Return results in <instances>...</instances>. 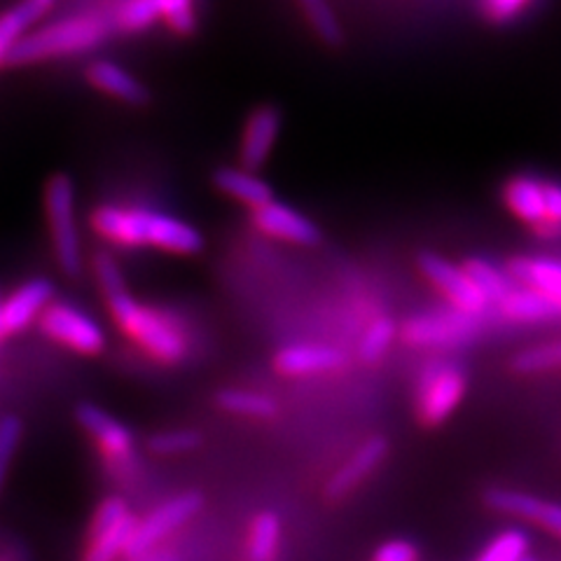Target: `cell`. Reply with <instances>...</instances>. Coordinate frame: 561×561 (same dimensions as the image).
Returning a JSON list of instances; mask_svg holds the SVG:
<instances>
[{
  "label": "cell",
  "mask_w": 561,
  "mask_h": 561,
  "mask_svg": "<svg viewBox=\"0 0 561 561\" xmlns=\"http://www.w3.org/2000/svg\"><path fill=\"white\" fill-rule=\"evenodd\" d=\"M92 230L108 243L125 249H157L173 255H197L204 251V234L195 225L171 214L134 206H99Z\"/></svg>",
  "instance_id": "obj_1"
},
{
  "label": "cell",
  "mask_w": 561,
  "mask_h": 561,
  "mask_svg": "<svg viewBox=\"0 0 561 561\" xmlns=\"http://www.w3.org/2000/svg\"><path fill=\"white\" fill-rule=\"evenodd\" d=\"M115 24L101 14L68 16L61 22H51L33 28L26 38L16 45L5 66H33L51 59H66L84 55L111 38Z\"/></svg>",
  "instance_id": "obj_2"
},
{
  "label": "cell",
  "mask_w": 561,
  "mask_h": 561,
  "mask_svg": "<svg viewBox=\"0 0 561 561\" xmlns=\"http://www.w3.org/2000/svg\"><path fill=\"white\" fill-rule=\"evenodd\" d=\"M113 321L125 335L162 365H181L187 358V340L169 316L160 309L140 305L125 290L105 300Z\"/></svg>",
  "instance_id": "obj_3"
},
{
  "label": "cell",
  "mask_w": 561,
  "mask_h": 561,
  "mask_svg": "<svg viewBox=\"0 0 561 561\" xmlns=\"http://www.w3.org/2000/svg\"><path fill=\"white\" fill-rule=\"evenodd\" d=\"M45 220L57 265L64 276L78 278L84 272V249L78 227V192L68 173L49 175L45 183Z\"/></svg>",
  "instance_id": "obj_4"
},
{
  "label": "cell",
  "mask_w": 561,
  "mask_h": 561,
  "mask_svg": "<svg viewBox=\"0 0 561 561\" xmlns=\"http://www.w3.org/2000/svg\"><path fill=\"white\" fill-rule=\"evenodd\" d=\"M138 519L122 496L103 499L96 507L82 561H117L127 557Z\"/></svg>",
  "instance_id": "obj_5"
},
{
  "label": "cell",
  "mask_w": 561,
  "mask_h": 561,
  "mask_svg": "<svg viewBox=\"0 0 561 561\" xmlns=\"http://www.w3.org/2000/svg\"><path fill=\"white\" fill-rule=\"evenodd\" d=\"M38 323L51 342L78 356H101L108 344L103 325L87 311L68 302H51Z\"/></svg>",
  "instance_id": "obj_6"
},
{
  "label": "cell",
  "mask_w": 561,
  "mask_h": 561,
  "mask_svg": "<svg viewBox=\"0 0 561 561\" xmlns=\"http://www.w3.org/2000/svg\"><path fill=\"white\" fill-rule=\"evenodd\" d=\"M202 507H204V496L199 491H183V494H175L162 505H157L152 513H148L144 519H138L127 557L129 559L146 557L148 552H152L157 546H160L167 536L183 529L187 522L195 519L202 513Z\"/></svg>",
  "instance_id": "obj_7"
},
{
  "label": "cell",
  "mask_w": 561,
  "mask_h": 561,
  "mask_svg": "<svg viewBox=\"0 0 561 561\" xmlns=\"http://www.w3.org/2000/svg\"><path fill=\"white\" fill-rule=\"evenodd\" d=\"M466 393V375L456 365L435 363L419 381V416L424 424L437 426L459 408Z\"/></svg>",
  "instance_id": "obj_8"
},
{
  "label": "cell",
  "mask_w": 561,
  "mask_h": 561,
  "mask_svg": "<svg viewBox=\"0 0 561 561\" xmlns=\"http://www.w3.org/2000/svg\"><path fill=\"white\" fill-rule=\"evenodd\" d=\"M416 265L431 284L440 290L447 300L468 316H480L489 302L484 300V295L478 290V286L472 284V278L468 276L466 267L454 265L447 257L437 255V253H421L416 257Z\"/></svg>",
  "instance_id": "obj_9"
},
{
  "label": "cell",
  "mask_w": 561,
  "mask_h": 561,
  "mask_svg": "<svg viewBox=\"0 0 561 561\" xmlns=\"http://www.w3.org/2000/svg\"><path fill=\"white\" fill-rule=\"evenodd\" d=\"M76 421L96 443L99 451L105 456V461L125 466L134 459V431L127 424H122L111 412H105L103 408L94 405V402H80L76 408Z\"/></svg>",
  "instance_id": "obj_10"
},
{
  "label": "cell",
  "mask_w": 561,
  "mask_h": 561,
  "mask_svg": "<svg viewBox=\"0 0 561 561\" xmlns=\"http://www.w3.org/2000/svg\"><path fill=\"white\" fill-rule=\"evenodd\" d=\"M284 129V113L276 105L265 103L249 115L239 138V167L257 171L267 164L276 140Z\"/></svg>",
  "instance_id": "obj_11"
},
{
  "label": "cell",
  "mask_w": 561,
  "mask_h": 561,
  "mask_svg": "<svg viewBox=\"0 0 561 561\" xmlns=\"http://www.w3.org/2000/svg\"><path fill=\"white\" fill-rule=\"evenodd\" d=\"M55 302V286L45 276H33L20 288H14L0 309V332L3 340L26 330L33 321H41L43 311Z\"/></svg>",
  "instance_id": "obj_12"
},
{
  "label": "cell",
  "mask_w": 561,
  "mask_h": 561,
  "mask_svg": "<svg viewBox=\"0 0 561 561\" xmlns=\"http://www.w3.org/2000/svg\"><path fill=\"white\" fill-rule=\"evenodd\" d=\"M253 225L262 234L278 241H288L297 245H316L321 241V230L311 218L284 202H270L251 210Z\"/></svg>",
  "instance_id": "obj_13"
},
{
  "label": "cell",
  "mask_w": 561,
  "mask_h": 561,
  "mask_svg": "<svg viewBox=\"0 0 561 561\" xmlns=\"http://www.w3.org/2000/svg\"><path fill=\"white\" fill-rule=\"evenodd\" d=\"M476 328V316H468L463 311H456L454 316L426 313L408 321L402 328V337L416 346H454L466 342Z\"/></svg>",
  "instance_id": "obj_14"
},
{
  "label": "cell",
  "mask_w": 561,
  "mask_h": 561,
  "mask_svg": "<svg viewBox=\"0 0 561 561\" xmlns=\"http://www.w3.org/2000/svg\"><path fill=\"white\" fill-rule=\"evenodd\" d=\"M386 456H389V443L383 437H370L365 440L348 459L332 472L330 480L325 482V496L330 501L346 499L351 491H356L373 472L383 463Z\"/></svg>",
  "instance_id": "obj_15"
},
{
  "label": "cell",
  "mask_w": 561,
  "mask_h": 561,
  "mask_svg": "<svg viewBox=\"0 0 561 561\" xmlns=\"http://www.w3.org/2000/svg\"><path fill=\"white\" fill-rule=\"evenodd\" d=\"M84 80L90 82L94 90L101 94L111 96L119 103L131 105V108H140V105H148L152 94L148 87L140 82L131 70L119 66L111 59H94L84 68Z\"/></svg>",
  "instance_id": "obj_16"
},
{
  "label": "cell",
  "mask_w": 561,
  "mask_h": 561,
  "mask_svg": "<svg viewBox=\"0 0 561 561\" xmlns=\"http://www.w3.org/2000/svg\"><path fill=\"white\" fill-rule=\"evenodd\" d=\"M484 501L491 511H496L501 515H511L517 519H529L561 538V505L559 503L542 501L538 496L524 494V491H515V489H489Z\"/></svg>",
  "instance_id": "obj_17"
},
{
  "label": "cell",
  "mask_w": 561,
  "mask_h": 561,
  "mask_svg": "<svg viewBox=\"0 0 561 561\" xmlns=\"http://www.w3.org/2000/svg\"><path fill=\"white\" fill-rule=\"evenodd\" d=\"M340 365H344L342 351L325 344H288L274 356L276 370L288 377L330 373Z\"/></svg>",
  "instance_id": "obj_18"
},
{
  "label": "cell",
  "mask_w": 561,
  "mask_h": 561,
  "mask_svg": "<svg viewBox=\"0 0 561 561\" xmlns=\"http://www.w3.org/2000/svg\"><path fill=\"white\" fill-rule=\"evenodd\" d=\"M216 190L222 192L225 197H230L251 210L274 202V187L270 181L262 179L257 171H249L243 167H218L210 175Z\"/></svg>",
  "instance_id": "obj_19"
},
{
  "label": "cell",
  "mask_w": 561,
  "mask_h": 561,
  "mask_svg": "<svg viewBox=\"0 0 561 561\" xmlns=\"http://www.w3.org/2000/svg\"><path fill=\"white\" fill-rule=\"evenodd\" d=\"M57 0H22L0 14V66H5L10 51L20 45Z\"/></svg>",
  "instance_id": "obj_20"
},
{
  "label": "cell",
  "mask_w": 561,
  "mask_h": 561,
  "mask_svg": "<svg viewBox=\"0 0 561 561\" xmlns=\"http://www.w3.org/2000/svg\"><path fill=\"white\" fill-rule=\"evenodd\" d=\"M503 199L519 220L534 227L548 222L546 183L542 181L531 179V175H517V179L507 181L503 190Z\"/></svg>",
  "instance_id": "obj_21"
},
{
  "label": "cell",
  "mask_w": 561,
  "mask_h": 561,
  "mask_svg": "<svg viewBox=\"0 0 561 561\" xmlns=\"http://www.w3.org/2000/svg\"><path fill=\"white\" fill-rule=\"evenodd\" d=\"M515 284L534 288L561 305V262L552 257H515L507 265Z\"/></svg>",
  "instance_id": "obj_22"
},
{
  "label": "cell",
  "mask_w": 561,
  "mask_h": 561,
  "mask_svg": "<svg viewBox=\"0 0 561 561\" xmlns=\"http://www.w3.org/2000/svg\"><path fill=\"white\" fill-rule=\"evenodd\" d=\"M501 311L513 321H557L561 319V305L552 297L534 288H515L505 297Z\"/></svg>",
  "instance_id": "obj_23"
},
{
  "label": "cell",
  "mask_w": 561,
  "mask_h": 561,
  "mask_svg": "<svg viewBox=\"0 0 561 561\" xmlns=\"http://www.w3.org/2000/svg\"><path fill=\"white\" fill-rule=\"evenodd\" d=\"M216 402L220 410L237 416H245V419L262 421V419H274L278 414V405L272 396L253 391V389H239V386L220 389L216 393Z\"/></svg>",
  "instance_id": "obj_24"
},
{
  "label": "cell",
  "mask_w": 561,
  "mask_h": 561,
  "mask_svg": "<svg viewBox=\"0 0 561 561\" xmlns=\"http://www.w3.org/2000/svg\"><path fill=\"white\" fill-rule=\"evenodd\" d=\"M280 536H284V526L280 517L272 511L257 513L249 526V540H245V557L249 561H276Z\"/></svg>",
  "instance_id": "obj_25"
},
{
  "label": "cell",
  "mask_w": 561,
  "mask_h": 561,
  "mask_svg": "<svg viewBox=\"0 0 561 561\" xmlns=\"http://www.w3.org/2000/svg\"><path fill=\"white\" fill-rule=\"evenodd\" d=\"M463 267H466L468 276L472 278V284L478 286V290L484 295V300L489 305H503L505 297L517 288L513 276L507 274V270L503 272L482 257L466 260Z\"/></svg>",
  "instance_id": "obj_26"
},
{
  "label": "cell",
  "mask_w": 561,
  "mask_h": 561,
  "mask_svg": "<svg viewBox=\"0 0 561 561\" xmlns=\"http://www.w3.org/2000/svg\"><path fill=\"white\" fill-rule=\"evenodd\" d=\"M300 5L309 28L323 45L340 47L344 43V28L332 10L330 0H295Z\"/></svg>",
  "instance_id": "obj_27"
},
{
  "label": "cell",
  "mask_w": 561,
  "mask_h": 561,
  "mask_svg": "<svg viewBox=\"0 0 561 561\" xmlns=\"http://www.w3.org/2000/svg\"><path fill=\"white\" fill-rule=\"evenodd\" d=\"M162 20L160 0H127L115 12V28L122 33H140Z\"/></svg>",
  "instance_id": "obj_28"
},
{
  "label": "cell",
  "mask_w": 561,
  "mask_h": 561,
  "mask_svg": "<svg viewBox=\"0 0 561 561\" xmlns=\"http://www.w3.org/2000/svg\"><path fill=\"white\" fill-rule=\"evenodd\" d=\"M204 437L197 428H169L150 435L148 449L157 456H185L197 451Z\"/></svg>",
  "instance_id": "obj_29"
},
{
  "label": "cell",
  "mask_w": 561,
  "mask_h": 561,
  "mask_svg": "<svg viewBox=\"0 0 561 561\" xmlns=\"http://www.w3.org/2000/svg\"><path fill=\"white\" fill-rule=\"evenodd\" d=\"M529 557V536L522 529H507L499 534L476 561H522Z\"/></svg>",
  "instance_id": "obj_30"
},
{
  "label": "cell",
  "mask_w": 561,
  "mask_h": 561,
  "mask_svg": "<svg viewBox=\"0 0 561 561\" xmlns=\"http://www.w3.org/2000/svg\"><path fill=\"white\" fill-rule=\"evenodd\" d=\"M24 437V424L16 414H3L0 416V494H3L12 461L16 456V449L22 445Z\"/></svg>",
  "instance_id": "obj_31"
},
{
  "label": "cell",
  "mask_w": 561,
  "mask_h": 561,
  "mask_svg": "<svg viewBox=\"0 0 561 561\" xmlns=\"http://www.w3.org/2000/svg\"><path fill=\"white\" fill-rule=\"evenodd\" d=\"M513 367L522 375L557 370V367H561V342L538 344V346L519 351L513 360Z\"/></svg>",
  "instance_id": "obj_32"
},
{
  "label": "cell",
  "mask_w": 561,
  "mask_h": 561,
  "mask_svg": "<svg viewBox=\"0 0 561 561\" xmlns=\"http://www.w3.org/2000/svg\"><path fill=\"white\" fill-rule=\"evenodd\" d=\"M92 270H94V278H96L103 300H108V297H113V295H119V293L129 290L125 274H122V270H119V265L115 262L113 253H108L105 249H99L94 253Z\"/></svg>",
  "instance_id": "obj_33"
},
{
  "label": "cell",
  "mask_w": 561,
  "mask_h": 561,
  "mask_svg": "<svg viewBox=\"0 0 561 561\" xmlns=\"http://www.w3.org/2000/svg\"><path fill=\"white\" fill-rule=\"evenodd\" d=\"M396 323L391 319H377L370 328L365 330V335L360 340V346H358V354L365 363H375L379 360L386 351L391 348L393 340H396Z\"/></svg>",
  "instance_id": "obj_34"
},
{
  "label": "cell",
  "mask_w": 561,
  "mask_h": 561,
  "mask_svg": "<svg viewBox=\"0 0 561 561\" xmlns=\"http://www.w3.org/2000/svg\"><path fill=\"white\" fill-rule=\"evenodd\" d=\"M162 22L181 38H187L197 31L195 0H160Z\"/></svg>",
  "instance_id": "obj_35"
},
{
  "label": "cell",
  "mask_w": 561,
  "mask_h": 561,
  "mask_svg": "<svg viewBox=\"0 0 561 561\" xmlns=\"http://www.w3.org/2000/svg\"><path fill=\"white\" fill-rule=\"evenodd\" d=\"M529 3L531 0H484V12L491 22L505 24V22H513Z\"/></svg>",
  "instance_id": "obj_36"
},
{
  "label": "cell",
  "mask_w": 561,
  "mask_h": 561,
  "mask_svg": "<svg viewBox=\"0 0 561 561\" xmlns=\"http://www.w3.org/2000/svg\"><path fill=\"white\" fill-rule=\"evenodd\" d=\"M375 561H419V550L414 542L396 538L383 542L375 554Z\"/></svg>",
  "instance_id": "obj_37"
},
{
  "label": "cell",
  "mask_w": 561,
  "mask_h": 561,
  "mask_svg": "<svg viewBox=\"0 0 561 561\" xmlns=\"http://www.w3.org/2000/svg\"><path fill=\"white\" fill-rule=\"evenodd\" d=\"M546 214H548V222H554L561 227V185L559 183H546Z\"/></svg>",
  "instance_id": "obj_38"
},
{
  "label": "cell",
  "mask_w": 561,
  "mask_h": 561,
  "mask_svg": "<svg viewBox=\"0 0 561 561\" xmlns=\"http://www.w3.org/2000/svg\"><path fill=\"white\" fill-rule=\"evenodd\" d=\"M3 302H5V297L0 295V309H3ZM0 340H3V332H0Z\"/></svg>",
  "instance_id": "obj_39"
},
{
  "label": "cell",
  "mask_w": 561,
  "mask_h": 561,
  "mask_svg": "<svg viewBox=\"0 0 561 561\" xmlns=\"http://www.w3.org/2000/svg\"><path fill=\"white\" fill-rule=\"evenodd\" d=\"M522 561H536V559H534V557H524Z\"/></svg>",
  "instance_id": "obj_40"
}]
</instances>
